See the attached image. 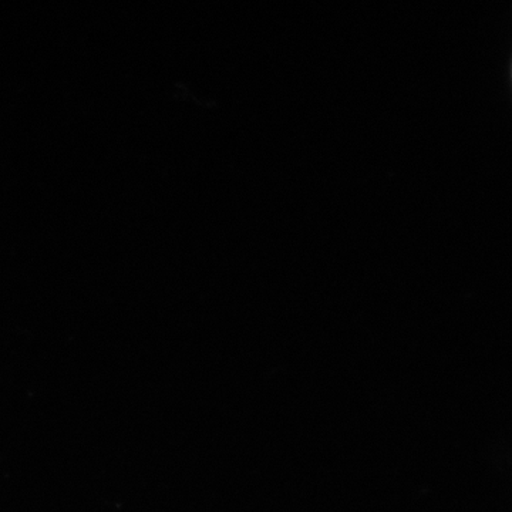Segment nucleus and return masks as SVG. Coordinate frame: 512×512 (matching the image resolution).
Wrapping results in <instances>:
<instances>
[]
</instances>
